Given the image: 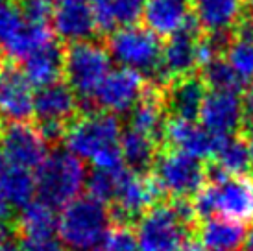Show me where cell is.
<instances>
[{"label": "cell", "mask_w": 253, "mask_h": 251, "mask_svg": "<svg viewBox=\"0 0 253 251\" xmlns=\"http://www.w3.org/2000/svg\"><path fill=\"white\" fill-rule=\"evenodd\" d=\"M122 127L120 120L111 113H87L74 120L65 133L67 152L82 161H91L100 170L124 168L120 154Z\"/></svg>", "instance_id": "obj_1"}, {"label": "cell", "mask_w": 253, "mask_h": 251, "mask_svg": "<svg viewBox=\"0 0 253 251\" xmlns=\"http://www.w3.org/2000/svg\"><path fill=\"white\" fill-rule=\"evenodd\" d=\"M209 183L194 196L196 216L211 218L214 212L239 223L253 222V179L246 175H227L216 167L209 172Z\"/></svg>", "instance_id": "obj_2"}, {"label": "cell", "mask_w": 253, "mask_h": 251, "mask_svg": "<svg viewBox=\"0 0 253 251\" xmlns=\"http://www.w3.org/2000/svg\"><path fill=\"white\" fill-rule=\"evenodd\" d=\"M111 210L91 196L67 203L57 218L59 242L69 251H94L111 229Z\"/></svg>", "instance_id": "obj_3"}, {"label": "cell", "mask_w": 253, "mask_h": 251, "mask_svg": "<svg viewBox=\"0 0 253 251\" xmlns=\"http://www.w3.org/2000/svg\"><path fill=\"white\" fill-rule=\"evenodd\" d=\"M87 181L84 163L67 150H57L46 155L36 174V188L39 200L50 207H65L80 198Z\"/></svg>", "instance_id": "obj_4"}, {"label": "cell", "mask_w": 253, "mask_h": 251, "mask_svg": "<svg viewBox=\"0 0 253 251\" xmlns=\"http://www.w3.org/2000/svg\"><path fill=\"white\" fill-rule=\"evenodd\" d=\"M111 70V57L107 48L94 41L74 42L65 50V69L67 85L74 94L87 102H92L94 92L98 91L100 84Z\"/></svg>", "instance_id": "obj_5"}, {"label": "cell", "mask_w": 253, "mask_h": 251, "mask_svg": "<svg viewBox=\"0 0 253 251\" xmlns=\"http://www.w3.org/2000/svg\"><path fill=\"white\" fill-rule=\"evenodd\" d=\"M107 52L124 69L139 74H154L161 65L163 44L159 37L141 26L115 30L107 41Z\"/></svg>", "instance_id": "obj_6"}, {"label": "cell", "mask_w": 253, "mask_h": 251, "mask_svg": "<svg viewBox=\"0 0 253 251\" xmlns=\"http://www.w3.org/2000/svg\"><path fill=\"white\" fill-rule=\"evenodd\" d=\"M152 170V179L159 192L172 196V200H189L190 196H196L207 177V170L202 161L176 150L157 154Z\"/></svg>", "instance_id": "obj_7"}, {"label": "cell", "mask_w": 253, "mask_h": 251, "mask_svg": "<svg viewBox=\"0 0 253 251\" xmlns=\"http://www.w3.org/2000/svg\"><path fill=\"white\" fill-rule=\"evenodd\" d=\"M190 231L192 227L177 216L172 203H165L142 214L135 235L141 251H176L190 240Z\"/></svg>", "instance_id": "obj_8"}, {"label": "cell", "mask_w": 253, "mask_h": 251, "mask_svg": "<svg viewBox=\"0 0 253 251\" xmlns=\"http://www.w3.org/2000/svg\"><path fill=\"white\" fill-rule=\"evenodd\" d=\"M161 196L157 185L152 177L135 174L131 170H122L117 185V192L113 198V220H120L122 225H127L129 220L146 214L154 207L157 198Z\"/></svg>", "instance_id": "obj_9"}, {"label": "cell", "mask_w": 253, "mask_h": 251, "mask_svg": "<svg viewBox=\"0 0 253 251\" xmlns=\"http://www.w3.org/2000/svg\"><path fill=\"white\" fill-rule=\"evenodd\" d=\"M144 80L142 74L135 72L131 69L119 67L115 70H109V74L100 84L98 91L94 92L96 104L104 107L106 113H131L135 105L141 102L144 96Z\"/></svg>", "instance_id": "obj_10"}, {"label": "cell", "mask_w": 253, "mask_h": 251, "mask_svg": "<svg viewBox=\"0 0 253 251\" xmlns=\"http://www.w3.org/2000/svg\"><path fill=\"white\" fill-rule=\"evenodd\" d=\"M2 155L9 163V167H19L24 170L39 168L46 159V142L42 140L36 127L26 122H11L2 131L0 137Z\"/></svg>", "instance_id": "obj_11"}, {"label": "cell", "mask_w": 253, "mask_h": 251, "mask_svg": "<svg viewBox=\"0 0 253 251\" xmlns=\"http://www.w3.org/2000/svg\"><path fill=\"white\" fill-rule=\"evenodd\" d=\"M198 119L202 120V126L214 137L235 135L244 120L242 100L237 92H207Z\"/></svg>", "instance_id": "obj_12"}, {"label": "cell", "mask_w": 253, "mask_h": 251, "mask_svg": "<svg viewBox=\"0 0 253 251\" xmlns=\"http://www.w3.org/2000/svg\"><path fill=\"white\" fill-rule=\"evenodd\" d=\"M54 32L65 42L91 41L96 34L94 9L89 0H59L52 15Z\"/></svg>", "instance_id": "obj_13"}, {"label": "cell", "mask_w": 253, "mask_h": 251, "mask_svg": "<svg viewBox=\"0 0 253 251\" xmlns=\"http://www.w3.org/2000/svg\"><path fill=\"white\" fill-rule=\"evenodd\" d=\"M198 34H200V24L196 22V19H190L179 34L169 37V41L165 42L161 54V67L172 82L190 76L194 67L198 65Z\"/></svg>", "instance_id": "obj_14"}, {"label": "cell", "mask_w": 253, "mask_h": 251, "mask_svg": "<svg viewBox=\"0 0 253 251\" xmlns=\"http://www.w3.org/2000/svg\"><path fill=\"white\" fill-rule=\"evenodd\" d=\"M163 139L167 140L176 152L187 154L198 161H204L214 157L220 137H214L204 126L196 124V122L174 119L165 126Z\"/></svg>", "instance_id": "obj_15"}, {"label": "cell", "mask_w": 253, "mask_h": 251, "mask_svg": "<svg viewBox=\"0 0 253 251\" xmlns=\"http://www.w3.org/2000/svg\"><path fill=\"white\" fill-rule=\"evenodd\" d=\"M0 111L11 122H26L34 115V87L22 70L7 67L0 72Z\"/></svg>", "instance_id": "obj_16"}, {"label": "cell", "mask_w": 253, "mask_h": 251, "mask_svg": "<svg viewBox=\"0 0 253 251\" xmlns=\"http://www.w3.org/2000/svg\"><path fill=\"white\" fill-rule=\"evenodd\" d=\"M205 96H207V87L204 80L190 74V76L174 80L163 102L174 119L194 122L200 117V109Z\"/></svg>", "instance_id": "obj_17"}, {"label": "cell", "mask_w": 253, "mask_h": 251, "mask_svg": "<svg viewBox=\"0 0 253 251\" xmlns=\"http://www.w3.org/2000/svg\"><path fill=\"white\" fill-rule=\"evenodd\" d=\"M142 19L154 35L172 37L187 26L192 15L185 0H146Z\"/></svg>", "instance_id": "obj_18"}, {"label": "cell", "mask_w": 253, "mask_h": 251, "mask_svg": "<svg viewBox=\"0 0 253 251\" xmlns=\"http://www.w3.org/2000/svg\"><path fill=\"white\" fill-rule=\"evenodd\" d=\"M78 98L67 84H52L42 87L34 98V115L39 122L67 124L78 109Z\"/></svg>", "instance_id": "obj_19"}, {"label": "cell", "mask_w": 253, "mask_h": 251, "mask_svg": "<svg viewBox=\"0 0 253 251\" xmlns=\"http://www.w3.org/2000/svg\"><path fill=\"white\" fill-rule=\"evenodd\" d=\"M194 19L211 34H225L244 15V0H194Z\"/></svg>", "instance_id": "obj_20"}, {"label": "cell", "mask_w": 253, "mask_h": 251, "mask_svg": "<svg viewBox=\"0 0 253 251\" xmlns=\"http://www.w3.org/2000/svg\"><path fill=\"white\" fill-rule=\"evenodd\" d=\"M65 69V52L57 42H48L32 56L24 59L22 74L26 76L32 87L36 85L39 89L57 84Z\"/></svg>", "instance_id": "obj_21"}, {"label": "cell", "mask_w": 253, "mask_h": 251, "mask_svg": "<svg viewBox=\"0 0 253 251\" xmlns=\"http://www.w3.org/2000/svg\"><path fill=\"white\" fill-rule=\"evenodd\" d=\"M198 238L204 251H240L246 240V229L227 218H205L198 227Z\"/></svg>", "instance_id": "obj_22"}, {"label": "cell", "mask_w": 253, "mask_h": 251, "mask_svg": "<svg viewBox=\"0 0 253 251\" xmlns=\"http://www.w3.org/2000/svg\"><path fill=\"white\" fill-rule=\"evenodd\" d=\"M146 0H98L92 4L96 30L115 32L119 28L135 26L144 13Z\"/></svg>", "instance_id": "obj_23"}, {"label": "cell", "mask_w": 253, "mask_h": 251, "mask_svg": "<svg viewBox=\"0 0 253 251\" xmlns=\"http://www.w3.org/2000/svg\"><path fill=\"white\" fill-rule=\"evenodd\" d=\"M165 126H167V122H165V107H163L159 96L154 92V89H150V91L144 92L141 102L131 109L129 129L157 140L159 137H163Z\"/></svg>", "instance_id": "obj_24"}, {"label": "cell", "mask_w": 253, "mask_h": 251, "mask_svg": "<svg viewBox=\"0 0 253 251\" xmlns=\"http://www.w3.org/2000/svg\"><path fill=\"white\" fill-rule=\"evenodd\" d=\"M57 229V218L54 207L46 205L41 200L28 203L22 207L17 231L21 238H48L54 237V231Z\"/></svg>", "instance_id": "obj_25"}, {"label": "cell", "mask_w": 253, "mask_h": 251, "mask_svg": "<svg viewBox=\"0 0 253 251\" xmlns=\"http://www.w3.org/2000/svg\"><path fill=\"white\" fill-rule=\"evenodd\" d=\"M120 154L122 163L127 165V168L135 174H142L154 167L157 157V146L155 140L141 135V133L127 129L120 137Z\"/></svg>", "instance_id": "obj_26"}, {"label": "cell", "mask_w": 253, "mask_h": 251, "mask_svg": "<svg viewBox=\"0 0 253 251\" xmlns=\"http://www.w3.org/2000/svg\"><path fill=\"white\" fill-rule=\"evenodd\" d=\"M216 168L227 175H246L252 168V150L244 139L237 135L220 137L214 152Z\"/></svg>", "instance_id": "obj_27"}, {"label": "cell", "mask_w": 253, "mask_h": 251, "mask_svg": "<svg viewBox=\"0 0 253 251\" xmlns=\"http://www.w3.org/2000/svg\"><path fill=\"white\" fill-rule=\"evenodd\" d=\"M52 42V32L42 24H30L24 21L21 28L15 32L11 39L2 44V50L9 59H26L34 52Z\"/></svg>", "instance_id": "obj_28"}, {"label": "cell", "mask_w": 253, "mask_h": 251, "mask_svg": "<svg viewBox=\"0 0 253 251\" xmlns=\"http://www.w3.org/2000/svg\"><path fill=\"white\" fill-rule=\"evenodd\" d=\"M2 188L9 207H26L34 202L36 188V175H32L30 170L19 167H7L2 175Z\"/></svg>", "instance_id": "obj_29"}, {"label": "cell", "mask_w": 253, "mask_h": 251, "mask_svg": "<svg viewBox=\"0 0 253 251\" xmlns=\"http://www.w3.org/2000/svg\"><path fill=\"white\" fill-rule=\"evenodd\" d=\"M225 61L242 84L253 82V32L242 30L225 48Z\"/></svg>", "instance_id": "obj_30"}, {"label": "cell", "mask_w": 253, "mask_h": 251, "mask_svg": "<svg viewBox=\"0 0 253 251\" xmlns=\"http://www.w3.org/2000/svg\"><path fill=\"white\" fill-rule=\"evenodd\" d=\"M202 80H204L205 87H211V91L220 92H237L239 94V91L244 85L239 80V76L233 72L231 67L227 65V61L222 57L205 65Z\"/></svg>", "instance_id": "obj_31"}, {"label": "cell", "mask_w": 253, "mask_h": 251, "mask_svg": "<svg viewBox=\"0 0 253 251\" xmlns=\"http://www.w3.org/2000/svg\"><path fill=\"white\" fill-rule=\"evenodd\" d=\"M122 170L124 168H120V170H100V168H94L91 175H87V181H85L89 196L102 203L113 202Z\"/></svg>", "instance_id": "obj_32"}, {"label": "cell", "mask_w": 253, "mask_h": 251, "mask_svg": "<svg viewBox=\"0 0 253 251\" xmlns=\"http://www.w3.org/2000/svg\"><path fill=\"white\" fill-rule=\"evenodd\" d=\"M102 246L109 251H139L137 235L129 229V225H122V223L109 229Z\"/></svg>", "instance_id": "obj_33"}, {"label": "cell", "mask_w": 253, "mask_h": 251, "mask_svg": "<svg viewBox=\"0 0 253 251\" xmlns=\"http://www.w3.org/2000/svg\"><path fill=\"white\" fill-rule=\"evenodd\" d=\"M22 19L30 24H42L48 26V21L54 15V7L50 0H21L19 6Z\"/></svg>", "instance_id": "obj_34"}, {"label": "cell", "mask_w": 253, "mask_h": 251, "mask_svg": "<svg viewBox=\"0 0 253 251\" xmlns=\"http://www.w3.org/2000/svg\"><path fill=\"white\" fill-rule=\"evenodd\" d=\"M22 24H24V19H22L19 7L0 0V44L11 39Z\"/></svg>", "instance_id": "obj_35"}, {"label": "cell", "mask_w": 253, "mask_h": 251, "mask_svg": "<svg viewBox=\"0 0 253 251\" xmlns=\"http://www.w3.org/2000/svg\"><path fill=\"white\" fill-rule=\"evenodd\" d=\"M19 251H65L63 244L54 237L48 238H21Z\"/></svg>", "instance_id": "obj_36"}, {"label": "cell", "mask_w": 253, "mask_h": 251, "mask_svg": "<svg viewBox=\"0 0 253 251\" xmlns=\"http://www.w3.org/2000/svg\"><path fill=\"white\" fill-rule=\"evenodd\" d=\"M36 129L39 131L42 140L48 144V142H56L59 139H65L67 124H61V122H37Z\"/></svg>", "instance_id": "obj_37"}, {"label": "cell", "mask_w": 253, "mask_h": 251, "mask_svg": "<svg viewBox=\"0 0 253 251\" xmlns=\"http://www.w3.org/2000/svg\"><path fill=\"white\" fill-rule=\"evenodd\" d=\"M7 168V161L4 159V155L0 154V223L6 222L7 214H9V203L6 200V194H4V188H2V175Z\"/></svg>", "instance_id": "obj_38"}, {"label": "cell", "mask_w": 253, "mask_h": 251, "mask_svg": "<svg viewBox=\"0 0 253 251\" xmlns=\"http://www.w3.org/2000/svg\"><path fill=\"white\" fill-rule=\"evenodd\" d=\"M242 107H244V117L253 122V87H250L242 98Z\"/></svg>", "instance_id": "obj_39"}, {"label": "cell", "mask_w": 253, "mask_h": 251, "mask_svg": "<svg viewBox=\"0 0 253 251\" xmlns=\"http://www.w3.org/2000/svg\"><path fill=\"white\" fill-rule=\"evenodd\" d=\"M244 251H253V229L246 235V240H244Z\"/></svg>", "instance_id": "obj_40"}, {"label": "cell", "mask_w": 253, "mask_h": 251, "mask_svg": "<svg viewBox=\"0 0 253 251\" xmlns=\"http://www.w3.org/2000/svg\"><path fill=\"white\" fill-rule=\"evenodd\" d=\"M248 144H250V148L253 150V122H252V126H250V142H248Z\"/></svg>", "instance_id": "obj_41"}, {"label": "cell", "mask_w": 253, "mask_h": 251, "mask_svg": "<svg viewBox=\"0 0 253 251\" xmlns=\"http://www.w3.org/2000/svg\"><path fill=\"white\" fill-rule=\"evenodd\" d=\"M0 251H19V246H7V248H2Z\"/></svg>", "instance_id": "obj_42"}, {"label": "cell", "mask_w": 253, "mask_h": 251, "mask_svg": "<svg viewBox=\"0 0 253 251\" xmlns=\"http://www.w3.org/2000/svg\"><path fill=\"white\" fill-rule=\"evenodd\" d=\"M94 251H109V250H107V248H104V246L100 244L98 248H96V250H94Z\"/></svg>", "instance_id": "obj_43"}, {"label": "cell", "mask_w": 253, "mask_h": 251, "mask_svg": "<svg viewBox=\"0 0 253 251\" xmlns=\"http://www.w3.org/2000/svg\"><path fill=\"white\" fill-rule=\"evenodd\" d=\"M2 131H4V129H2V120H0V137H2Z\"/></svg>", "instance_id": "obj_44"}, {"label": "cell", "mask_w": 253, "mask_h": 251, "mask_svg": "<svg viewBox=\"0 0 253 251\" xmlns=\"http://www.w3.org/2000/svg\"><path fill=\"white\" fill-rule=\"evenodd\" d=\"M252 150V148H250ZM252 168H253V150H252Z\"/></svg>", "instance_id": "obj_45"}, {"label": "cell", "mask_w": 253, "mask_h": 251, "mask_svg": "<svg viewBox=\"0 0 253 251\" xmlns=\"http://www.w3.org/2000/svg\"><path fill=\"white\" fill-rule=\"evenodd\" d=\"M248 2H250V4H253V0H248Z\"/></svg>", "instance_id": "obj_46"}, {"label": "cell", "mask_w": 253, "mask_h": 251, "mask_svg": "<svg viewBox=\"0 0 253 251\" xmlns=\"http://www.w3.org/2000/svg\"><path fill=\"white\" fill-rule=\"evenodd\" d=\"M94 2H98V0H92V4H94Z\"/></svg>", "instance_id": "obj_47"}, {"label": "cell", "mask_w": 253, "mask_h": 251, "mask_svg": "<svg viewBox=\"0 0 253 251\" xmlns=\"http://www.w3.org/2000/svg\"><path fill=\"white\" fill-rule=\"evenodd\" d=\"M0 85H2V78H0Z\"/></svg>", "instance_id": "obj_48"}, {"label": "cell", "mask_w": 253, "mask_h": 251, "mask_svg": "<svg viewBox=\"0 0 253 251\" xmlns=\"http://www.w3.org/2000/svg\"><path fill=\"white\" fill-rule=\"evenodd\" d=\"M252 32H253V26H252Z\"/></svg>", "instance_id": "obj_49"}, {"label": "cell", "mask_w": 253, "mask_h": 251, "mask_svg": "<svg viewBox=\"0 0 253 251\" xmlns=\"http://www.w3.org/2000/svg\"><path fill=\"white\" fill-rule=\"evenodd\" d=\"M50 2H52V0H50Z\"/></svg>", "instance_id": "obj_50"}]
</instances>
